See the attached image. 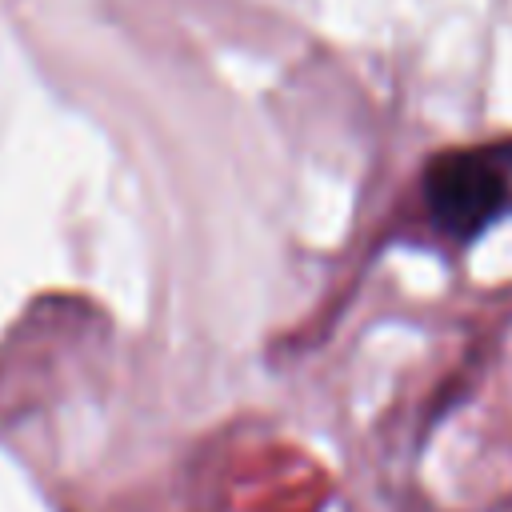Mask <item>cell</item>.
Here are the masks:
<instances>
[{
  "label": "cell",
  "mask_w": 512,
  "mask_h": 512,
  "mask_svg": "<svg viewBox=\"0 0 512 512\" xmlns=\"http://www.w3.org/2000/svg\"><path fill=\"white\" fill-rule=\"evenodd\" d=\"M420 200L444 240H480L496 220L512 216V140L436 152L420 172Z\"/></svg>",
  "instance_id": "cell-1"
}]
</instances>
